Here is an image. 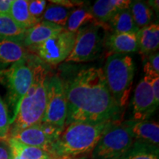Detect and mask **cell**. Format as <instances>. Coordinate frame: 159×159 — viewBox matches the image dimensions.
I'll return each instance as SVG.
<instances>
[{
  "label": "cell",
  "mask_w": 159,
  "mask_h": 159,
  "mask_svg": "<svg viewBox=\"0 0 159 159\" xmlns=\"http://www.w3.org/2000/svg\"><path fill=\"white\" fill-rule=\"evenodd\" d=\"M158 148L134 141L120 159H159Z\"/></svg>",
  "instance_id": "obj_25"
},
{
  "label": "cell",
  "mask_w": 159,
  "mask_h": 159,
  "mask_svg": "<svg viewBox=\"0 0 159 159\" xmlns=\"http://www.w3.org/2000/svg\"><path fill=\"white\" fill-rule=\"evenodd\" d=\"M27 57L22 43L16 40L0 39V65H12Z\"/></svg>",
  "instance_id": "obj_17"
},
{
  "label": "cell",
  "mask_w": 159,
  "mask_h": 159,
  "mask_svg": "<svg viewBox=\"0 0 159 159\" xmlns=\"http://www.w3.org/2000/svg\"><path fill=\"white\" fill-rule=\"evenodd\" d=\"M67 103L63 80L58 75L49 77L46 110L42 122L65 127Z\"/></svg>",
  "instance_id": "obj_8"
},
{
  "label": "cell",
  "mask_w": 159,
  "mask_h": 159,
  "mask_svg": "<svg viewBox=\"0 0 159 159\" xmlns=\"http://www.w3.org/2000/svg\"><path fill=\"white\" fill-rule=\"evenodd\" d=\"M64 28L61 26L48 21H39L31 28L26 30L22 44L25 47L33 49L62 32Z\"/></svg>",
  "instance_id": "obj_12"
},
{
  "label": "cell",
  "mask_w": 159,
  "mask_h": 159,
  "mask_svg": "<svg viewBox=\"0 0 159 159\" xmlns=\"http://www.w3.org/2000/svg\"><path fill=\"white\" fill-rule=\"evenodd\" d=\"M138 51L143 56L156 52L159 47V25L150 24L140 29L136 33Z\"/></svg>",
  "instance_id": "obj_16"
},
{
  "label": "cell",
  "mask_w": 159,
  "mask_h": 159,
  "mask_svg": "<svg viewBox=\"0 0 159 159\" xmlns=\"http://www.w3.org/2000/svg\"><path fill=\"white\" fill-rule=\"evenodd\" d=\"M12 152L19 159H55L52 155L35 147L27 146L12 139H7Z\"/></svg>",
  "instance_id": "obj_21"
},
{
  "label": "cell",
  "mask_w": 159,
  "mask_h": 159,
  "mask_svg": "<svg viewBox=\"0 0 159 159\" xmlns=\"http://www.w3.org/2000/svg\"><path fill=\"white\" fill-rule=\"evenodd\" d=\"M76 33L64 29L62 32L37 46L33 49L43 63L57 65L65 61L74 47Z\"/></svg>",
  "instance_id": "obj_9"
},
{
  "label": "cell",
  "mask_w": 159,
  "mask_h": 159,
  "mask_svg": "<svg viewBox=\"0 0 159 159\" xmlns=\"http://www.w3.org/2000/svg\"><path fill=\"white\" fill-rule=\"evenodd\" d=\"M57 159H87V156H63Z\"/></svg>",
  "instance_id": "obj_34"
},
{
  "label": "cell",
  "mask_w": 159,
  "mask_h": 159,
  "mask_svg": "<svg viewBox=\"0 0 159 159\" xmlns=\"http://www.w3.org/2000/svg\"><path fill=\"white\" fill-rule=\"evenodd\" d=\"M130 129L134 141L158 148L159 125L149 120L125 121Z\"/></svg>",
  "instance_id": "obj_13"
},
{
  "label": "cell",
  "mask_w": 159,
  "mask_h": 159,
  "mask_svg": "<svg viewBox=\"0 0 159 159\" xmlns=\"http://www.w3.org/2000/svg\"><path fill=\"white\" fill-rule=\"evenodd\" d=\"M110 122H73L66 125L53 143L51 154L55 159L63 156H87L92 152Z\"/></svg>",
  "instance_id": "obj_3"
},
{
  "label": "cell",
  "mask_w": 159,
  "mask_h": 159,
  "mask_svg": "<svg viewBox=\"0 0 159 159\" xmlns=\"http://www.w3.org/2000/svg\"><path fill=\"white\" fill-rule=\"evenodd\" d=\"M26 30L19 26L9 14L0 13V39H7L22 43Z\"/></svg>",
  "instance_id": "obj_23"
},
{
  "label": "cell",
  "mask_w": 159,
  "mask_h": 159,
  "mask_svg": "<svg viewBox=\"0 0 159 159\" xmlns=\"http://www.w3.org/2000/svg\"><path fill=\"white\" fill-rule=\"evenodd\" d=\"M105 46L112 54H126L138 52V41L136 33H114L106 37Z\"/></svg>",
  "instance_id": "obj_14"
},
{
  "label": "cell",
  "mask_w": 159,
  "mask_h": 159,
  "mask_svg": "<svg viewBox=\"0 0 159 159\" xmlns=\"http://www.w3.org/2000/svg\"><path fill=\"white\" fill-rule=\"evenodd\" d=\"M108 25V30L114 33H136L139 29L135 24L129 8L119 11L111 18Z\"/></svg>",
  "instance_id": "obj_18"
},
{
  "label": "cell",
  "mask_w": 159,
  "mask_h": 159,
  "mask_svg": "<svg viewBox=\"0 0 159 159\" xmlns=\"http://www.w3.org/2000/svg\"><path fill=\"white\" fill-rule=\"evenodd\" d=\"M97 21L88 7H76L73 10L67 20L64 29L70 33H77L81 27Z\"/></svg>",
  "instance_id": "obj_20"
},
{
  "label": "cell",
  "mask_w": 159,
  "mask_h": 159,
  "mask_svg": "<svg viewBox=\"0 0 159 159\" xmlns=\"http://www.w3.org/2000/svg\"><path fill=\"white\" fill-rule=\"evenodd\" d=\"M33 77L28 56L12 64L9 69L0 71V82L7 88V107L11 113V124L16 116L21 100L30 87Z\"/></svg>",
  "instance_id": "obj_5"
},
{
  "label": "cell",
  "mask_w": 159,
  "mask_h": 159,
  "mask_svg": "<svg viewBox=\"0 0 159 159\" xmlns=\"http://www.w3.org/2000/svg\"><path fill=\"white\" fill-rule=\"evenodd\" d=\"M33 70V82L20 104L9 134L42 122L46 110L49 72L42 62L29 57Z\"/></svg>",
  "instance_id": "obj_2"
},
{
  "label": "cell",
  "mask_w": 159,
  "mask_h": 159,
  "mask_svg": "<svg viewBox=\"0 0 159 159\" xmlns=\"http://www.w3.org/2000/svg\"><path fill=\"white\" fill-rule=\"evenodd\" d=\"M7 139H14L27 146L41 148L50 154L52 146L54 143L43 132L41 123L10 134Z\"/></svg>",
  "instance_id": "obj_11"
},
{
  "label": "cell",
  "mask_w": 159,
  "mask_h": 159,
  "mask_svg": "<svg viewBox=\"0 0 159 159\" xmlns=\"http://www.w3.org/2000/svg\"><path fill=\"white\" fill-rule=\"evenodd\" d=\"M74 9L66 7L64 6L51 2L47 5L41 16V21H48L61 26L63 28L66 25L69 15Z\"/></svg>",
  "instance_id": "obj_24"
},
{
  "label": "cell",
  "mask_w": 159,
  "mask_h": 159,
  "mask_svg": "<svg viewBox=\"0 0 159 159\" xmlns=\"http://www.w3.org/2000/svg\"><path fill=\"white\" fill-rule=\"evenodd\" d=\"M131 1L128 0H97L95 2L91 11L97 22L102 25L107 24L119 11L128 8Z\"/></svg>",
  "instance_id": "obj_15"
},
{
  "label": "cell",
  "mask_w": 159,
  "mask_h": 159,
  "mask_svg": "<svg viewBox=\"0 0 159 159\" xmlns=\"http://www.w3.org/2000/svg\"><path fill=\"white\" fill-rule=\"evenodd\" d=\"M9 15L19 26L28 30L39 21L31 16L27 0H12Z\"/></svg>",
  "instance_id": "obj_19"
},
{
  "label": "cell",
  "mask_w": 159,
  "mask_h": 159,
  "mask_svg": "<svg viewBox=\"0 0 159 159\" xmlns=\"http://www.w3.org/2000/svg\"><path fill=\"white\" fill-rule=\"evenodd\" d=\"M148 59L147 61L150 63L152 69L156 72L159 74V54L158 52H156L152 53V54L148 55Z\"/></svg>",
  "instance_id": "obj_31"
},
{
  "label": "cell",
  "mask_w": 159,
  "mask_h": 159,
  "mask_svg": "<svg viewBox=\"0 0 159 159\" xmlns=\"http://www.w3.org/2000/svg\"><path fill=\"white\" fill-rule=\"evenodd\" d=\"M51 2L57 4V5L64 6L66 7L75 9L76 7H81L83 6L84 2L75 1V0H56V1H51Z\"/></svg>",
  "instance_id": "obj_29"
},
{
  "label": "cell",
  "mask_w": 159,
  "mask_h": 159,
  "mask_svg": "<svg viewBox=\"0 0 159 159\" xmlns=\"http://www.w3.org/2000/svg\"><path fill=\"white\" fill-rule=\"evenodd\" d=\"M0 159H13V155L7 139H0Z\"/></svg>",
  "instance_id": "obj_28"
},
{
  "label": "cell",
  "mask_w": 159,
  "mask_h": 159,
  "mask_svg": "<svg viewBox=\"0 0 159 159\" xmlns=\"http://www.w3.org/2000/svg\"><path fill=\"white\" fill-rule=\"evenodd\" d=\"M63 83L67 103L65 126L120 120L122 109L108 90L102 68L82 69Z\"/></svg>",
  "instance_id": "obj_1"
},
{
  "label": "cell",
  "mask_w": 159,
  "mask_h": 159,
  "mask_svg": "<svg viewBox=\"0 0 159 159\" xmlns=\"http://www.w3.org/2000/svg\"><path fill=\"white\" fill-rule=\"evenodd\" d=\"M102 69L111 96L122 109L126 105L132 90L136 71L134 60L126 54L109 55Z\"/></svg>",
  "instance_id": "obj_4"
},
{
  "label": "cell",
  "mask_w": 159,
  "mask_h": 159,
  "mask_svg": "<svg viewBox=\"0 0 159 159\" xmlns=\"http://www.w3.org/2000/svg\"><path fill=\"white\" fill-rule=\"evenodd\" d=\"M147 79H148L149 83H150L151 89H152V93H153V95H154L155 101H156V104L158 105H159V77H155V78H148V77H147Z\"/></svg>",
  "instance_id": "obj_30"
},
{
  "label": "cell",
  "mask_w": 159,
  "mask_h": 159,
  "mask_svg": "<svg viewBox=\"0 0 159 159\" xmlns=\"http://www.w3.org/2000/svg\"><path fill=\"white\" fill-rule=\"evenodd\" d=\"M12 0H0V13L9 14Z\"/></svg>",
  "instance_id": "obj_32"
},
{
  "label": "cell",
  "mask_w": 159,
  "mask_h": 159,
  "mask_svg": "<svg viewBox=\"0 0 159 159\" xmlns=\"http://www.w3.org/2000/svg\"><path fill=\"white\" fill-rule=\"evenodd\" d=\"M128 8L139 30L152 24L153 11L146 2L139 0L131 1Z\"/></svg>",
  "instance_id": "obj_22"
},
{
  "label": "cell",
  "mask_w": 159,
  "mask_h": 159,
  "mask_svg": "<svg viewBox=\"0 0 159 159\" xmlns=\"http://www.w3.org/2000/svg\"><path fill=\"white\" fill-rule=\"evenodd\" d=\"M132 105L134 120L137 121L147 120L158 107L146 77H143L136 85Z\"/></svg>",
  "instance_id": "obj_10"
},
{
  "label": "cell",
  "mask_w": 159,
  "mask_h": 159,
  "mask_svg": "<svg viewBox=\"0 0 159 159\" xmlns=\"http://www.w3.org/2000/svg\"><path fill=\"white\" fill-rule=\"evenodd\" d=\"M149 5L151 8L152 9V11H154L156 12L157 13H158V11H159V2L158 0H150V1H148V2Z\"/></svg>",
  "instance_id": "obj_33"
},
{
  "label": "cell",
  "mask_w": 159,
  "mask_h": 159,
  "mask_svg": "<svg viewBox=\"0 0 159 159\" xmlns=\"http://www.w3.org/2000/svg\"><path fill=\"white\" fill-rule=\"evenodd\" d=\"M47 7V2L43 0L28 1V10L31 16L38 21H41V16Z\"/></svg>",
  "instance_id": "obj_27"
},
{
  "label": "cell",
  "mask_w": 159,
  "mask_h": 159,
  "mask_svg": "<svg viewBox=\"0 0 159 159\" xmlns=\"http://www.w3.org/2000/svg\"><path fill=\"white\" fill-rule=\"evenodd\" d=\"M101 27L108 29V26L98 22L81 27L77 32L74 47L65 62L81 63L97 58L102 47V39L99 32Z\"/></svg>",
  "instance_id": "obj_7"
},
{
  "label": "cell",
  "mask_w": 159,
  "mask_h": 159,
  "mask_svg": "<svg viewBox=\"0 0 159 159\" xmlns=\"http://www.w3.org/2000/svg\"><path fill=\"white\" fill-rule=\"evenodd\" d=\"M134 142L126 122L109 123L91 152L92 159H120Z\"/></svg>",
  "instance_id": "obj_6"
},
{
  "label": "cell",
  "mask_w": 159,
  "mask_h": 159,
  "mask_svg": "<svg viewBox=\"0 0 159 159\" xmlns=\"http://www.w3.org/2000/svg\"><path fill=\"white\" fill-rule=\"evenodd\" d=\"M11 122L7 105L0 97V139H7Z\"/></svg>",
  "instance_id": "obj_26"
}]
</instances>
